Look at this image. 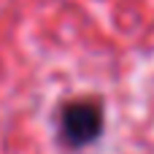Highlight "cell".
<instances>
[{
	"mask_svg": "<svg viewBox=\"0 0 154 154\" xmlns=\"http://www.w3.org/2000/svg\"><path fill=\"white\" fill-rule=\"evenodd\" d=\"M106 130V108L97 97L70 100L60 111V138L68 149L79 152L103 138Z\"/></svg>",
	"mask_w": 154,
	"mask_h": 154,
	"instance_id": "6da1fadb",
	"label": "cell"
}]
</instances>
